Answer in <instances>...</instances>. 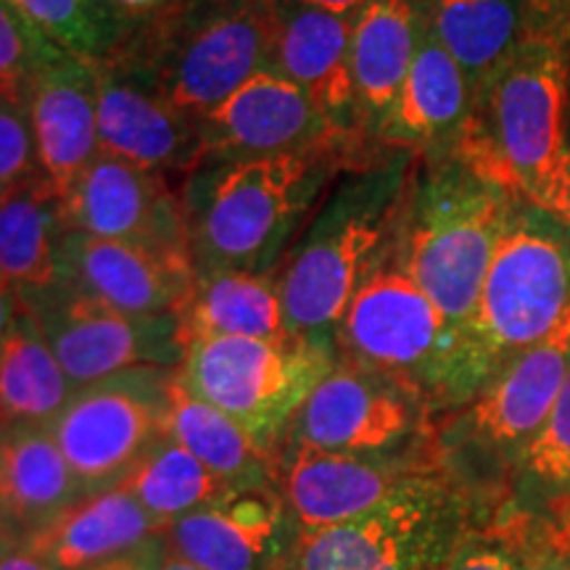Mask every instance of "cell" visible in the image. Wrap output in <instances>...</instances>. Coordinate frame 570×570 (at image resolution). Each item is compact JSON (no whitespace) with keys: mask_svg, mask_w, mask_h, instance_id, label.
<instances>
[{"mask_svg":"<svg viewBox=\"0 0 570 570\" xmlns=\"http://www.w3.org/2000/svg\"><path fill=\"white\" fill-rule=\"evenodd\" d=\"M383 142L362 132L256 159H202L177 185L196 275L277 273L331 185Z\"/></svg>","mask_w":570,"mask_h":570,"instance_id":"1","label":"cell"},{"mask_svg":"<svg viewBox=\"0 0 570 570\" xmlns=\"http://www.w3.org/2000/svg\"><path fill=\"white\" fill-rule=\"evenodd\" d=\"M415 154L386 146L331 185L277 267L285 327L333 338L362 281L394 244Z\"/></svg>","mask_w":570,"mask_h":570,"instance_id":"2","label":"cell"},{"mask_svg":"<svg viewBox=\"0 0 570 570\" xmlns=\"http://www.w3.org/2000/svg\"><path fill=\"white\" fill-rule=\"evenodd\" d=\"M570 135V42L531 32L473 96L449 154L520 202L550 209Z\"/></svg>","mask_w":570,"mask_h":570,"instance_id":"3","label":"cell"},{"mask_svg":"<svg viewBox=\"0 0 570 570\" xmlns=\"http://www.w3.org/2000/svg\"><path fill=\"white\" fill-rule=\"evenodd\" d=\"M518 204V196L454 154L415 156L396 252L458 333L473 317L491 256Z\"/></svg>","mask_w":570,"mask_h":570,"instance_id":"4","label":"cell"},{"mask_svg":"<svg viewBox=\"0 0 570 570\" xmlns=\"http://www.w3.org/2000/svg\"><path fill=\"white\" fill-rule=\"evenodd\" d=\"M281 0H183L127 32L114 53L146 71L177 109L202 119L273 69Z\"/></svg>","mask_w":570,"mask_h":570,"instance_id":"5","label":"cell"},{"mask_svg":"<svg viewBox=\"0 0 570 570\" xmlns=\"http://www.w3.org/2000/svg\"><path fill=\"white\" fill-rule=\"evenodd\" d=\"M568 312L570 227L520 202L491 256L473 317L460 333L470 399L510 360L550 336Z\"/></svg>","mask_w":570,"mask_h":570,"instance_id":"6","label":"cell"},{"mask_svg":"<svg viewBox=\"0 0 570 570\" xmlns=\"http://www.w3.org/2000/svg\"><path fill=\"white\" fill-rule=\"evenodd\" d=\"M333 338L338 360L407 386L431 415L470 402L460 333L404 269L396 238L356 288Z\"/></svg>","mask_w":570,"mask_h":570,"instance_id":"7","label":"cell"},{"mask_svg":"<svg viewBox=\"0 0 570 570\" xmlns=\"http://www.w3.org/2000/svg\"><path fill=\"white\" fill-rule=\"evenodd\" d=\"M570 370V312L537 346L510 360L433 436V460L470 491L510 489Z\"/></svg>","mask_w":570,"mask_h":570,"instance_id":"8","label":"cell"},{"mask_svg":"<svg viewBox=\"0 0 570 570\" xmlns=\"http://www.w3.org/2000/svg\"><path fill=\"white\" fill-rule=\"evenodd\" d=\"M336 365V338L288 333L190 341L177 373L190 394L233 417L275 458L306 399Z\"/></svg>","mask_w":570,"mask_h":570,"instance_id":"9","label":"cell"},{"mask_svg":"<svg viewBox=\"0 0 570 570\" xmlns=\"http://www.w3.org/2000/svg\"><path fill=\"white\" fill-rule=\"evenodd\" d=\"M468 491L439 465L412 473L365 515L302 533L281 570H446L468 533Z\"/></svg>","mask_w":570,"mask_h":570,"instance_id":"10","label":"cell"},{"mask_svg":"<svg viewBox=\"0 0 570 570\" xmlns=\"http://www.w3.org/2000/svg\"><path fill=\"white\" fill-rule=\"evenodd\" d=\"M177 367H135L75 389L48 431L85 497L119 487L169 436Z\"/></svg>","mask_w":570,"mask_h":570,"instance_id":"11","label":"cell"},{"mask_svg":"<svg viewBox=\"0 0 570 570\" xmlns=\"http://www.w3.org/2000/svg\"><path fill=\"white\" fill-rule=\"evenodd\" d=\"M75 389L135 367H180L185 333L177 312L127 315L69 281L19 291Z\"/></svg>","mask_w":570,"mask_h":570,"instance_id":"12","label":"cell"},{"mask_svg":"<svg viewBox=\"0 0 570 570\" xmlns=\"http://www.w3.org/2000/svg\"><path fill=\"white\" fill-rule=\"evenodd\" d=\"M431 410L407 386L338 360L306 399L283 441L344 454L417 452Z\"/></svg>","mask_w":570,"mask_h":570,"instance_id":"13","label":"cell"},{"mask_svg":"<svg viewBox=\"0 0 570 570\" xmlns=\"http://www.w3.org/2000/svg\"><path fill=\"white\" fill-rule=\"evenodd\" d=\"M61 209L67 233L127 240L194 265L177 183L117 156L98 154L61 196Z\"/></svg>","mask_w":570,"mask_h":570,"instance_id":"14","label":"cell"},{"mask_svg":"<svg viewBox=\"0 0 570 570\" xmlns=\"http://www.w3.org/2000/svg\"><path fill=\"white\" fill-rule=\"evenodd\" d=\"M90 71L101 154L183 183L202 161L198 119L177 109L151 77L125 56L111 53L109 59L92 61Z\"/></svg>","mask_w":570,"mask_h":570,"instance_id":"15","label":"cell"},{"mask_svg":"<svg viewBox=\"0 0 570 570\" xmlns=\"http://www.w3.org/2000/svg\"><path fill=\"white\" fill-rule=\"evenodd\" d=\"M436 465L423 452L344 454L283 441L273 479L302 533L333 529L365 515L417 470Z\"/></svg>","mask_w":570,"mask_h":570,"instance_id":"16","label":"cell"},{"mask_svg":"<svg viewBox=\"0 0 570 570\" xmlns=\"http://www.w3.org/2000/svg\"><path fill=\"white\" fill-rule=\"evenodd\" d=\"M198 132L202 159H256L304 151L348 130L331 122L298 85L267 69L204 114Z\"/></svg>","mask_w":570,"mask_h":570,"instance_id":"17","label":"cell"},{"mask_svg":"<svg viewBox=\"0 0 570 570\" xmlns=\"http://www.w3.org/2000/svg\"><path fill=\"white\" fill-rule=\"evenodd\" d=\"M173 554L198 570H281L298 529L277 487L238 489L169 523Z\"/></svg>","mask_w":570,"mask_h":570,"instance_id":"18","label":"cell"},{"mask_svg":"<svg viewBox=\"0 0 570 570\" xmlns=\"http://www.w3.org/2000/svg\"><path fill=\"white\" fill-rule=\"evenodd\" d=\"M61 277L111 309L127 315H167L180 312L196 283V269L188 262L169 259L127 240L67 233Z\"/></svg>","mask_w":570,"mask_h":570,"instance_id":"19","label":"cell"},{"mask_svg":"<svg viewBox=\"0 0 570 570\" xmlns=\"http://www.w3.org/2000/svg\"><path fill=\"white\" fill-rule=\"evenodd\" d=\"M40 173L63 196L101 154L90 63L61 48L42 61L24 98Z\"/></svg>","mask_w":570,"mask_h":570,"instance_id":"20","label":"cell"},{"mask_svg":"<svg viewBox=\"0 0 570 570\" xmlns=\"http://www.w3.org/2000/svg\"><path fill=\"white\" fill-rule=\"evenodd\" d=\"M352 27L354 17L281 0L269 69L298 85L331 122L346 130H356Z\"/></svg>","mask_w":570,"mask_h":570,"instance_id":"21","label":"cell"},{"mask_svg":"<svg viewBox=\"0 0 570 570\" xmlns=\"http://www.w3.org/2000/svg\"><path fill=\"white\" fill-rule=\"evenodd\" d=\"M470 109L473 88L468 75L423 24L407 80L377 140L415 156L449 154L468 122Z\"/></svg>","mask_w":570,"mask_h":570,"instance_id":"22","label":"cell"},{"mask_svg":"<svg viewBox=\"0 0 570 570\" xmlns=\"http://www.w3.org/2000/svg\"><path fill=\"white\" fill-rule=\"evenodd\" d=\"M423 24L417 0H370L365 9L354 13V122L370 140L381 138L383 125L394 111L399 90L415 59Z\"/></svg>","mask_w":570,"mask_h":570,"instance_id":"23","label":"cell"},{"mask_svg":"<svg viewBox=\"0 0 570 570\" xmlns=\"http://www.w3.org/2000/svg\"><path fill=\"white\" fill-rule=\"evenodd\" d=\"M82 483L48 425L0 431V525L13 547L80 502Z\"/></svg>","mask_w":570,"mask_h":570,"instance_id":"24","label":"cell"},{"mask_svg":"<svg viewBox=\"0 0 570 570\" xmlns=\"http://www.w3.org/2000/svg\"><path fill=\"white\" fill-rule=\"evenodd\" d=\"M164 529L125 487L82 497L21 544L53 570H85L135 550Z\"/></svg>","mask_w":570,"mask_h":570,"instance_id":"25","label":"cell"},{"mask_svg":"<svg viewBox=\"0 0 570 570\" xmlns=\"http://www.w3.org/2000/svg\"><path fill=\"white\" fill-rule=\"evenodd\" d=\"M428 32L468 75L473 96L531 35L529 0H417Z\"/></svg>","mask_w":570,"mask_h":570,"instance_id":"26","label":"cell"},{"mask_svg":"<svg viewBox=\"0 0 570 570\" xmlns=\"http://www.w3.org/2000/svg\"><path fill=\"white\" fill-rule=\"evenodd\" d=\"M61 194L46 175L30 177L0 196V277L17 291L61 281Z\"/></svg>","mask_w":570,"mask_h":570,"instance_id":"27","label":"cell"},{"mask_svg":"<svg viewBox=\"0 0 570 570\" xmlns=\"http://www.w3.org/2000/svg\"><path fill=\"white\" fill-rule=\"evenodd\" d=\"M177 315L185 344L198 338L288 336L275 273L196 275L194 288Z\"/></svg>","mask_w":570,"mask_h":570,"instance_id":"28","label":"cell"},{"mask_svg":"<svg viewBox=\"0 0 570 570\" xmlns=\"http://www.w3.org/2000/svg\"><path fill=\"white\" fill-rule=\"evenodd\" d=\"M75 394L59 360L24 302L0 344V431L51 425Z\"/></svg>","mask_w":570,"mask_h":570,"instance_id":"29","label":"cell"},{"mask_svg":"<svg viewBox=\"0 0 570 570\" xmlns=\"http://www.w3.org/2000/svg\"><path fill=\"white\" fill-rule=\"evenodd\" d=\"M169 436L235 489L275 487L273 454L256 444L233 417L190 394L180 373L173 383Z\"/></svg>","mask_w":570,"mask_h":570,"instance_id":"30","label":"cell"},{"mask_svg":"<svg viewBox=\"0 0 570 570\" xmlns=\"http://www.w3.org/2000/svg\"><path fill=\"white\" fill-rule=\"evenodd\" d=\"M119 487L130 491L164 531L177 518L238 491L217 473H212L173 436L161 439Z\"/></svg>","mask_w":570,"mask_h":570,"instance_id":"31","label":"cell"},{"mask_svg":"<svg viewBox=\"0 0 570 570\" xmlns=\"http://www.w3.org/2000/svg\"><path fill=\"white\" fill-rule=\"evenodd\" d=\"M510 491V508L529 515H550L570 502V370L547 423L512 475Z\"/></svg>","mask_w":570,"mask_h":570,"instance_id":"32","label":"cell"},{"mask_svg":"<svg viewBox=\"0 0 570 570\" xmlns=\"http://www.w3.org/2000/svg\"><path fill=\"white\" fill-rule=\"evenodd\" d=\"M35 32L82 61H104L122 42V27L104 0H3Z\"/></svg>","mask_w":570,"mask_h":570,"instance_id":"33","label":"cell"},{"mask_svg":"<svg viewBox=\"0 0 570 570\" xmlns=\"http://www.w3.org/2000/svg\"><path fill=\"white\" fill-rule=\"evenodd\" d=\"M53 48L59 46L35 32L17 11L0 0V92L3 96L24 104L35 75Z\"/></svg>","mask_w":570,"mask_h":570,"instance_id":"34","label":"cell"},{"mask_svg":"<svg viewBox=\"0 0 570 570\" xmlns=\"http://www.w3.org/2000/svg\"><path fill=\"white\" fill-rule=\"evenodd\" d=\"M38 175V146L24 104L0 92V196Z\"/></svg>","mask_w":570,"mask_h":570,"instance_id":"35","label":"cell"},{"mask_svg":"<svg viewBox=\"0 0 570 570\" xmlns=\"http://www.w3.org/2000/svg\"><path fill=\"white\" fill-rule=\"evenodd\" d=\"M446 570H529L518 529L468 531Z\"/></svg>","mask_w":570,"mask_h":570,"instance_id":"36","label":"cell"},{"mask_svg":"<svg viewBox=\"0 0 570 570\" xmlns=\"http://www.w3.org/2000/svg\"><path fill=\"white\" fill-rule=\"evenodd\" d=\"M541 520L544 523H539L541 529L533 531V537L520 533V525L515 523L529 570H570V541L566 533L560 531L552 515H541Z\"/></svg>","mask_w":570,"mask_h":570,"instance_id":"37","label":"cell"},{"mask_svg":"<svg viewBox=\"0 0 570 570\" xmlns=\"http://www.w3.org/2000/svg\"><path fill=\"white\" fill-rule=\"evenodd\" d=\"M104 3L114 21H117L127 35L138 30L142 24H148V21L159 19L161 13L173 11L175 6L183 3V0H104Z\"/></svg>","mask_w":570,"mask_h":570,"instance_id":"38","label":"cell"},{"mask_svg":"<svg viewBox=\"0 0 570 570\" xmlns=\"http://www.w3.org/2000/svg\"><path fill=\"white\" fill-rule=\"evenodd\" d=\"M169 558V544L167 537H154L142 541L135 550L119 554V558H111L106 562H98V566L85 568V570H161L164 562Z\"/></svg>","mask_w":570,"mask_h":570,"instance_id":"39","label":"cell"},{"mask_svg":"<svg viewBox=\"0 0 570 570\" xmlns=\"http://www.w3.org/2000/svg\"><path fill=\"white\" fill-rule=\"evenodd\" d=\"M531 32L570 42V0H529Z\"/></svg>","mask_w":570,"mask_h":570,"instance_id":"40","label":"cell"},{"mask_svg":"<svg viewBox=\"0 0 570 570\" xmlns=\"http://www.w3.org/2000/svg\"><path fill=\"white\" fill-rule=\"evenodd\" d=\"M552 217H558L562 225L570 227V135H568V146H566V156H562V169H560V183H558V194L552 198V206L547 209Z\"/></svg>","mask_w":570,"mask_h":570,"instance_id":"41","label":"cell"},{"mask_svg":"<svg viewBox=\"0 0 570 570\" xmlns=\"http://www.w3.org/2000/svg\"><path fill=\"white\" fill-rule=\"evenodd\" d=\"M19 309H21L19 291L0 277V344H3L6 336L11 333L13 323H17Z\"/></svg>","mask_w":570,"mask_h":570,"instance_id":"42","label":"cell"},{"mask_svg":"<svg viewBox=\"0 0 570 570\" xmlns=\"http://www.w3.org/2000/svg\"><path fill=\"white\" fill-rule=\"evenodd\" d=\"M0 570H53L46 566L40 558H35L32 552L21 550V547H13V550L0 554Z\"/></svg>","mask_w":570,"mask_h":570,"instance_id":"43","label":"cell"},{"mask_svg":"<svg viewBox=\"0 0 570 570\" xmlns=\"http://www.w3.org/2000/svg\"><path fill=\"white\" fill-rule=\"evenodd\" d=\"M294 3L312 6V9H320V11L341 13V17H354V13L365 9L370 0H294Z\"/></svg>","mask_w":570,"mask_h":570,"instance_id":"44","label":"cell"},{"mask_svg":"<svg viewBox=\"0 0 570 570\" xmlns=\"http://www.w3.org/2000/svg\"><path fill=\"white\" fill-rule=\"evenodd\" d=\"M550 515L554 518V523L560 525V531L566 533V539L570 541V502L562 504V508H558V510H552Z\"/></svg>","mask_w":570,"mask_h":570,"instance_id":"45","label":"cell"},{"mask_svg":"<svg viewBox=\"0 0 570 570\" xmlns=\"http://www.w3.org/2000/svg\"><path fill=\"white\" fill-rule=\"evenodd\" d=\"M161 570H198V568L190 566V562H185L183 558H177V554L169 552V558H167V562H164V566H161Z\"/></svg>","mask_w":570,"mask_h":570,"instance_id":"46","label":"cell"},{"mask_svg":"<svg viewBox=\"0 0 570 570\" xmlns=\"http://www.w3.org/2000/svg\"><path fill=\"white\" fill-rule=\"evenodd\" d=\"M9 550H13V541L9 539V533L3 531V525H0V554L9 552Z\"/></svg>","mask_w":570,"mask_h":570,"instance_id":"47","label":"cell"}]
</instances>
